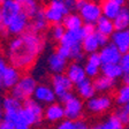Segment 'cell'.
<instances>
[{
  "label": "cell",
  "instance_id": "6da1fadb",
  "mask_svg": "<svg viewBox=\"0 0 129 129\" xmlns=\"http://www.w3.org/2000/svg\"><path fill=\"white\" fill-rule=\"evenodd\" d=\"M43 39L35 32L27 31L21 37H16L9 43V60L17 69L30 67L38 54L43 51Z\"/></svg>",
  "mask_w": 129,
  "mask_h": 129
},
{
  "label": "cell",
  "instance_id": "7a4b0ae2",
  "mask_svg": "<svg viewBox=\"0 0 129 129\" xmlns=\"http://www.w3.org/2000/svg\"><path fill=\"white\" fill-rule=\"evenodd\" d=\"M37 84H36V80L31 76H22L20 82L12 89V96L16 99L21 100H27L30 98V96L35 93L36 89H37Z\"/></svg>",
  "mask_w": 129,
  "mask_h": 129
},
{
  "label": "cell",
  "instance_id": "3957f363",
  "mask_svg": "<svg viewBox=\"0 0 129 129\" xmlns=\"http://www.w3.org/2000/svg\"><path fill=\"white\" fill-rule=\"evenodd\" d=\"M1 11H3V23L7 28L16 16L22 13L21 3L19 0H5L1 4Z\"/></svg>",
  "mask_w": 129,
  "mask_h": 129
},
{
  "label": "cell",
  "instance_id": "277c9868",
  "mask_svg": "<svg viewBox=\"0 0 129 129\" xmlns=\"http://www.w3.org/2000/svg\"><path fill=\"white\" fill-rule=\"evenodd\" d=\"M80 16L82 17L84 23L96 24L97 21L103 16L102 6L97 3L92 1H86L85 5L82 7L80 11Z\"/></svg>",
  "mask_w": 129,
  "mask_h": 129
},
{
  "label": "cell",
  "instance_id": "5b68a950",
  "mask_svg": "<svg viewBox=\"0 0 129 129\" xmlns=\"http://www.w3.org/2000/svg\"><path fill=\"white\" fill-rule=\"evenodd\" d=\"M99 55H100L103 64L120 63V60H121V58H122L121 52L119 51V48L113 43H110L106 46L100 48Z\"/></svg>",
  "mask_w": 129,
  "mask_h": 129
},
{
  "label": "cell",
  "instance_id": "8992f818",
  "mask_svg": "<svg viewBox=\"0 0 129 129\" xmlns=\"http://www.w3.org/2000/svg\"><path fill=\"white\" fill-rule=\"evenodd\" d=\"M52 86L55 92V96L61 98L63 94L70 91L73 86L72 81L68 78L67 75L64 74H55L52 76Z\"/></svg>",
  "mask_w": 129,
  "mask_h": 129
},
{
  "label": "cell",
  "instance_id": "52a82bcc",
  "mask_svg": "<svg viewBox=\"0 0 129 129\" xmlns=\"http://www.w3.org/2000/svg\"><path fill=\"white\" fill-rule=\"evenodd\" d=\"M111 98L107 96H99V97H93L91 99L88 100L86 107L90 112L93 113H100L104 111L108 110L111 107Z\"/></svg>",
  "mask_w": 129,
  "mask_h": 129
},
{
  "label": "cell",
  "instance_id": "ba28073f",
  "mask_svg": "<svg viewBox=\"0 0 129 129\" xmlns=\"http://www.w3.org/2000/svg\"><path fill=\"white\" fill-rule=\"evenodd\" d=\"M28 20L29 17L24 13H21L11 22V24L7 27V31L12 35H23L25 29L29 27Z\"/></svg>",
  "mask_w": 129,
  "mask_h": 129
},
{
  "label": "cell",
  "instance_id": "9c48e42d",
  "mask_svg": "<svg viewBox=\"0 0 129 129\" xmlns=\"http://www.w3.org/2000/svg\"><path fill=\"white\" fill-rule=\"evenodd\" d=\"M82 110H83L82 102L78 98L74 97L72 100H69L68 103L64 104V116L70 121L76 120L81 116Z\"/></svg>",
  "mask_w": 129,
  "mask_h": 129
},
{
  "label": "cell",
  "instance_id": "30bf717a",
  "mask_svg": "<svg viewBox=\"0 0 129 129\" xmlns=\"http://www.w3.org/2000/svg\"><path fill=\"white\" fill-rule=\"evenodd\" d=\"M112 43L119 48L121 54L129 52V29L122 31H115L112 35Z\"/></svg>",
  "mask_w": 129,
  "mask_h": 129
},
{
  "label": "cell",
  "instance_id": "8fae6325",
  "mask_svg": "<svg viewBox=\"0 0 129 129\" xmlns=\"http://www.w3.org/2000/svg\"><path fill=\"white\" fill-rule=\"evenodd\" d=\"M35 99L38 103H44V104H54L55 100V92L53 88H50L47 85H38L34 93Z\"/></svg>",
  "mask_w": 129,
  "mask_h": 129
},
{
  "label": "cell",
  "instance_id": "7c38bea8",
  "mask_svg": "<svg viewBox=\"0 0 129 129\" xmlns=\"http://www.w3.org/2000/svg\"><path fill=\"white\" fill-rule=\"evenodd\" d=\"M66 75H67L68 78L72 81V83L76 84V85L88 77L84 67H82V66L78 64L77 62L70 63L69 66H68L67 70H66Z\"/></svg>",
  "mask_w": 129,
  "mask_h": 129
},
{
  "label": "cell",
  "instance_id": "4fadbf2b",
  "mask_svg": "<svg viewBox=\"0 0 129 129\" xmlns=\"http://www.w3.org/2000/svg\"><path fill=\"white\" fill-rule=\"evenodd\" d=\"M85 38L82 29L80 30H67L63 35L62 39L60 40V45H64L68 47H73L78 44H82L83 39Z\"/></svg>",
  "mask_w": 129,
  "mask_h": 129
},
{
  "label": "cell",
  "instance_id": "5bb4252c",
  "mask_svg": "<svg viewBox=\"0 0 129 129\" xmlns=\"http://www.w3.org/2000/svg\"><path fill=\"white\" fill-rule=\"evenodd\" d=\"M100 6H102L103 16L112 20V21L119 15V13L122 9V7L120 5H118L114 0H103Z\"/></svg>",
  "mask_w": 129,
  "mask_h": 129
},
{
  "label": "cell",
  "instance_id": "9a60e30c",
  "mask_svg": "<svg viewBox=\"0 0 129 129\" xmlns=\"http://www.w3.org/2000/svg\"><path fill=\"white\" fill-rule=\"evenodd\" d=\"M48 68L54 75L62 74L64 70H67V60L61 58L56 53H53L48 58Z\"/></svg>",
  "mask_w": 129,
  "mask_h": 129
},
{
  "label": "cell",
  "instance_id": "2e32d148",
  "mask_svg": "<svg viewBox=\"0 0 129 129\" xmlns=\"http://www.w3.org/2000/svg\"><path fill=\"white\" fill-rule=\"evenodd\" d=\"M21 80V73L17 68H15L14 66H8L6 69L5 76H4V88L13 89L16 84L20 82Z\"/></svg>",
  "mask_w": 129,
  "mask_h": 129
},
{
  "label": "cell",
  "instance_id": "e0dca14e",
  "mask_svg": "<svg viewBox=\"0 0 129 129\" xmlns=\"http://www.w3.org/2000/svg\"><path fill=\"white\" fill-rule=\"evenodd\" d=\"M77 89V92L82 98H85V99H91L94 97L96 93V88L93 85V82H91L90 78L86 77L84 81H82L81 83H78L76 85Z\"/></svg>",
  "mask_w": 129,
  "mask_h": 129
},
{
  "label": "cell",
  "instance_id": "ac0fdd59",
  "mask_svg": "<svg viewBox=\"0 0 129 129\" xmlns=\"http://www.w3.org/2000/svg\"><path fill=\"white\" fill-rule=\"evenodd\" d=\"M115 31H122V30L129 29V8L122 7L121 12L115 19L113 20Z\"/></svg>",
  "mask_w": 129,
  "mask_h": 129
},
{
  "label": "cell",
  "instance_id": "d6986e66",
  "mask_svg": "<svg viewBox=\"0 0 129 129\" xmlns=\"http://www.w3.org/2000/svg\"><path fill=\"white\" fill-rule=\"evenodd\" d=\"M96 29L97 32H100L105 36H108V37H112V35L115 32V28H114V23H113L112 20L102 16L96 23Z\"/></svg>",
  "mask_w": 129,
  "mask_h": 129
},
{
  "label": "cell",
  "instance_id": "ffe728a7",
  "mask_svg": "<svg viewBox=\"0 0 129 129\" xmlns=\"http://www.w3.org/2000/svg\"><path fill=\"white\" fill-rule=\"evenodd\" d=\"M100 72L103 73V75L106 77H110L112 80H116V78L123 76V70L121 68L120 63H111V64H102L100 67Z\"/></svg>",
  "mask_w": 129,
  "mask_h": 129
},
{
  "label": "cell",
  "instance_id": "44dd1931",
  "mask_svg": "<svg viewBox=\"0 0 129 129\" xmlns=\"http://www.w3.org/2000/svg\"><path fill=\"white\" fill-rule=\"evenodd\" d=\"M46 27H47V20L45 17V13H44V11L40 9L37 13V15L34 17L32 22L29 24L28 29H29V31L37 34L39 31H43Z\"/></svg>",
  "mask_w": 129,
  "mask_h": 129
},
{
  "label": "cell",
  "instance_id": "7402d4cb",
  "mask_svg": "<svg viewBox=\"0 0 129 129\" xmlns=\"http://www.w3.org/2000/svg\"><path fill=\"white\" fill-rule=\"evenodd\" d=\"M63 27L67 30H80L83 27V20L78 14H68L62 21Z\"/></svg>",
  "mask_w": 129,
  "mask_h": 129
},
{
  "label": "cell",
  "instance_id": "603a6c76",
  "mask_svg": "<svg viewBox=\"0 0 129 129\" xmlns=\"http://www.w3.org/2000/svg\"><path fill=\"white\" fill-rule=\"evenodd\" d=\"M45 116L48 121H52V122L61 120L64 116V107H62L61 105H59V104H55V103L51 104L46 108Z\"/></svg>",
  "mask_w": 129,
  "mask_h": 129
},
{
  "label": "cell",
  "instance_id": "cb8c5ba5",
  "mask_svg": "<svg viewBox=\"0 0 129 129\" xmlns=\"http://www.w3.org/2000/svg\"><path fill=\"white\" fill-rule=\"evenodd\" d=\"M93 85L96 88V91H107L114 88L115 80H112L110 77H106L104 75L97 76L93 81Z\"/></svg>",
  "mask_w": 129,
  "mask_h": 129
},
{
  "label": "cell",
  "instance_id": "d4e9b609",
  "mask_svg": "<svg viewBox=\"0 0 129 129\" xmlns=\"http://www.w3.org/2000/svg\"><path fill=\"white\" fill-rule=\"evenodd\" d=\"M42 120V118L37 116L32 111L28 108H22L20 111V122L19 124H25V126H31V124L38 123Z\"/></svg>",
  "mask_w": 129,
  "mask_h": 129
},
{
  "label": "cell",
  "instance_id": "484cf974",
  "mask_svg": "<svg viewBox=\"0 0 129 129\" xmlns=\"http://www.w3.org/2000/svg\"><path fill=\"white\" fill-rule=\"evenodd\" d=\"M22 6V13H24L29 19H34L40 11L36 0H19Z\"/></svg>",
  "mask_w": 129,
  "mask_h": 129
},
{
  "label": "cell",
  "instance_id": "4316f807",
  "mask_svg": "<svg viewBox=\"0 0 129 129\" xmlns=\"http://www.w3.org/2000/svg\"><path fill=\"white\" fill-rule=\"evenodd\" d=\"M82 47H83V51L85 53H89V54L97 53V51H98V48L100 46H99V43H98V39L96 37V34L84 38L83 42H82Z\"/></svg>",
  "mask_w": 129,
  "mask_h": 129
},
{
  "label": "cell",
  "instance_id": "83f0119b",
  "mask_svg": "<svg viewBox=\"0 0 129 129\" xmlns=\"http://www.w3.org/2000/svg\"><path fill=\"white\" fill-rule=\"evenodd\" d=\"M44 13H45V17L47 20V22H52V23H55V24L63 21V19L66 17L61 12H59L58 9L51 7V6H47L44 9Z\"/></svg>",
  "mask_w": 129,
  "mask_h": 129
},
{
  "label": "cell",
  "instance_id": "f1b7e54d",
  "mask_svg": "<svg viewBox=\"0 0 129 129\" xmlns=\"http://www.w3.org/2000/svg\"><path fill=\"white\" fill-rule=\"evenodd\" d=\"M3 107L5 111H21L23 108L21 102L14 98L13 96H8L3 100Z\"/></svg>",
  "mask_w": 129,
  "mask_h": 129
},
{
  "label": "cell",
  "instance_id": "f546056e",
  "mask_svg": "<svg viewBox=\"0 0 129 129\" xmlns=\"http://www.w3.org/2000/svg\"><path fill=\"white\" fill-rule=\"evenodd\" d=\"M23 107L32 111V112L35 113L37 116H39V118L43 116V107H42V105H40L36 99L29 98V99L24 100L23 102Z\"/></svg>",
  "mask_w": 129,
  "mask_h": 129
},
{
  "label": "cell",
  "instance_id": "4dcf8cb0",
  "mask_svg": "<svg viewBox=\"0 0 129 129\" xmlns=\"http://www.w3.org/2000/svg\"><path fill=\"white\" fill-rule=\"evenodd\" d=\"M116 103L120 105H126L129 103V85L124 84L119 89L116 94Z\"/></svg>",
  "mask_w": 129,
  "mask_h": 129
},
{
  "label": "cell",
  "instance_id": "1f68e13d",
  "mask_svg": "<svg viewBox=\"0 0 129 129\" xmlns=\"http://www.w3.org/2000/svg\"><path fill=\"white\" fill-rule=\"evenodd\" d=\"M103 129H123V123L120 121V119L116 115H112L108 118L106 122L102 126Z\"/></svg>",
  "mask_w": 129,
  "mask_h": 129
},
{
  "label": "cell",
  "instance_id": "d6a6232c",
  "mask_svg": "<svg viewBox=\"0 0 129 129\" xmlns=\"http://www.w3.org/2000/svg\"><path fill=\"white\" fill-rule=\"evenodd\" d=\"M85 52L83 51V47H82V44H78L72 47V54H70V59H73L75 62H80L83 61L85 55H84Z\"/></svg>",
  "mask_w": 129,
  "mask_h": 129
},
{
  "label": "cell",
  "instance_id": "836d02e7",
  "mask_svg": "<svg viewBox=\"0 0 129 129\" xmlns=\"http://www.w3.org/2000/svg\"><path fill=\"white\" fill-rule=\"evenodd\" d=\"M48 6H51V7L58 9V11L61 12L64 16H67L68 14H69V9H70V8L68 7V5L66 4V1H64V0H51Z\"/></svg>",
  "mask_w": 129,
  "mask_h": 129
},
{
  "label": "cell",
  "instance_id": "e575fe53",
  "mask_svg": "<svg viewBox=\"0 0 129 129\" xmlns=\"http://www.w3.org/2000/svg\"><path fill=\"white\" fill-rule=\"evenodd\" d=\"M4 119L7 122H11V123L17 126L20 122V111H5L4 113Z\"/></svg>",
  "mask_w": 129,
  "mask_h": 129
},
{
  "label": "cell",
  "instance_id": "d590c367",
  "mask_svg": "<svg viewBox=\"0 0 129 129\" xmlns=\"http://www.w3.org/2000/svg\"><path fill=\"white\" fill-rule=\"evenodd\" d=\"M66 28L63 27V24H54L53 28H52V37L54 38V39L56 40H61L62 37H63V35L66 34Z\"/></svg>",
  "mask_w": 129,
  "mask_h": 129
},
{
  "label": "cell",
  "instance_id": "8d00e7d4",
  "mask_svg": "<svg viewBox=\"0 0 129 129\" xmlns=\"http://www.w3.org/2000/svg\"><path fill=\"white\" fill-rule=\"evenodd\" d=\"M84 69H85V73H86V76H88V77H94L96 78L97 76H99L100 67H97V66H94V64H91V63H88V62H86Z\"/></svg>",
  "mask_w": 129,
  "mask_h": 129
},
{
  "label": "cell",
  "instance_id": "74e56055",
  "mask_svg": "<svg viewBox=\"0 0 129 129\" xmlns=\"http://www.w3.org/2000/svg\"><path fill=\"white\" fill-rule=\"evenodd\" d=\"M58 55H60L61 58L63 59H69L70 58V54H72V47H68V46H64V45H59L58 48H56V52H55Z\"/></svg>",
  "mask_w": 129,
  "mask_h": 129
},
{
  "label": "cell",
  "instance_id": "f35d334b",
  "mask_svg": "<svg viewBox=\"0 0 129 129\" xmlns=\"http://www.w3.org/2000/svg\"><path fill=\"white\" fill-rule=\"evenodd\" d=\"M88 63H91V64H94L97 67H102V59H100V55L99 53H92V54H89L88 56V60H86Z\"/></svg>",
  "mask_w": 129,
  "mask_h": 129
},
{
  "label": "cell",
  "instance_id": "ab89813d",
  "mask_svg": "<svg viewBox=\"0 0 129 129\" xmlns=\"http://www.w3.org/2000/svg\"><path fill=\"white\" fill-rule=\"evenodd\" d=\"M82 31H83L84 36L88 37V36H91L94 35L97 32L96 29V24H91V23H84L83 27H82Z\"/></svg>",
  "mask_w": 129,
  "mask_h": 129
},
{
  "label": "cell",
  "instance_id": "60d3db41",
  "mask_svg": "<svg viewBox=\"0 0 129 129\" xmlns=\"http://www.w3.org/2000/svg\"><path fill=\"white\" fill-rule=\"evenodd\" d=\"M115 115L118 116L119 119H120V121H121V122H122L123 124L129 123V113L127 112L124 108H119V110L116 111Z\"/></svg>",
  "mask_w": 129,
  "mask_h": 129
},
{
  "label": "cell",
  "instance_id": "b9f144b4",
  "mask_svg": "<svg viewBox=\"0 0 129 129\" xmlns=\"http://www.w3.org/2000/svg\"><path fill=\"white\" fill-rule=\"evenodd\" d=\"M120 66L123 70V74H129V52L126 54H122V58L120 60Z\"/></svg>",
  "mask_w": 129,
  "mask_h": 129
},
{
  "label": "cell",
  "instance_id": "7bdbcfd3",
  "mask_svg": "<svg viewBox=\"0 0 129 129\" xmlns=\"http://www.w3.org/2000/svg\"><path fill=\"white\" fill-rule=\"evenodd\" d=\"M7 62L4 58H0V88H4V76L7 69Z\"/></svg>",
  "mask_w": 129,
  "mask_h": 129
},
{
  "label": "cell",
  "instance_id": "ee69618b",
  "mask_svg": "<svg viewBox=\"0 0 129 129\" xmlns=\"http://www.w3.org/2000/svg\"><path fill=\"white\" fill-rule=\"evenodd\" d=\"M96 37L98 39V43H99L100 47H104V46H106L108 44V39H110L108 36H105L103 34H100V32H96Z\"/></svg>",
  "mask_w": 129,
  "mask_h": 129
},
{
  "label": "cell",
  "instance_id": "f6af8a7d",
  "mask_svg": "<svg viewBox=\"0 0 129 129\" xmlns=\"http://www.w3.org/2000/svg\"><path fill=\"white\" fill-rule=\"evenodd\" d=\"M56 129H75V122H73L70 120L62 121L61 123L56 127Z\"/></svg>",
  "mask_w": 129,
  "mask_h": 129
},
{
  "label": "cell",
  "instance_id": "bcb514c9",
  "mask_svg": "<svg viewBox=\"0 0 129 129\" xmlns=\"http://www.w3.org/2000/svg\"><path fill=\"white\" fill-rule=\"evenodd\" d=\"M73 98H74V94L72 93V92H67V93L66 94H63V96L61 97V98H60V100H61L62 103H63V104H66V103H68L69 102V100H72Z\"/></svg>",
  "mask_w": 129,
  "mask_h": 129
},
{
  "label": "cell",
  "instance_id": "7dc6e473",
  "mask_svg": "<svg viewBox=\"0 0 129 129\" xmlns=\"http://www.w3.org/2000/svg\"><path fill=\"white\" fill-rule=\"evenodd\" d=\"M0 129H16V126L11 122H7V121H4L0 124Z\"/></svg>",
  "mask_w": 129,
  "mask_h": 129
},
{
  "label": "cell",
  "instance_id": "c3c4849f",
  "mask_svg": "<svg viewBox=\"0 0 129 129\" xmlns=\"http://www.w3.org/2000/svg\"><path fill=\"white\" fill-rule=\"evenodd\" d=\"M85 3H86V0H76L74 8H75V9H77V11L80 12L81 9H82V7L85 5Z\"/></svg>",
  "mask_w": 129,
  "mask_h": 129
},
{
  "label": "cell",
  "instance_id": "681fc988",
  "mask_svg": "<svg viewBox=\"0 0 129 129\" xmlns=\"http://www.w3.org/2000/svg\"><path fill=\"white\" fill-rule=\"evenodd\" d=\"M75 129H89L88 126H86L85 123H84L83 121H76L75 122Z\"/></svg>",
  "mask_w": 129,
  "mask_h": 129
},
{
  "label": "cell",
  "instance_id": "f907efd6",
  "mask_svg": "<svg viewBox=\"0 0 129 129\" xmlns=\"http://www.w3.org/2000/svg\"><path fill=\"white\" fill-rule=\"evenodd\" d=\"M64 1H66V4L68 5V7H69V8H74L76 0H64Z\"/></svg>",
  "mask_w": 129,
  "mask_h": 129
},
{
  "label": "cell",
  "instance_id": "816d5d0a",
  "mask_svg": "<svg viewBox=\"0 0 129 129\" xmlns=\"http://www.w3.org/2000/svg\"><path fill=\"white\" fill-rule=\"evenodd\" d=\"M114 1H115L116 4H118V5H120L121 7H124V4H126V0H114Z\"/></svg>",
  "mask_w": 129,
  "mask_h": 129
},
{
  "label": "cell",
  "instance_id": "f5cc1de1",
  "mask_svg": "<svg viewBox=\"0 0 129 129\" xmlns=\"http://www.w3.org/2000/svg\"><path fill=\"white\" fill-rule=\"evenodd\" d=\"M16 129H30L29 126H25V124H17Z\"/></svg>",
  "mask_w": 129,
  "mask_h": 129
},
{
  "label": "cell",
  "instance_id": "db71d44e",
  "mask_svg": "<svg viewBox=\"0 0 129 129\" xmlns=\"http://www.w3.org/2000/svg\"><path fill=\"white\" fill-rule=\"evenodd\" d=\"M0 24H4L3 23V11H1V6H0Z\"/></svg>",
  "mask_w": 129,
  "mask_h": 129
},
{
  "label": "cell",
  "instance_id": "11a10c76",
  "mask_svg": "<svg viewBox=\"0 0 129 129\" xmlns=\"http://www.w3.org/2000/svg\"><path fill=\"white\" fill-rule=\"evenodd\" d=\"M123 108L127 111V112L129 113V103H128V104H126V105H124V107H123Z\"/></svg>",
  "mask_w": 129,
  "mask_h": 129
},
{
  "label": "cell",
  "instance_id": "9f6ffc18",
  "mask_svg": "<svg viewBox=\"0 0 129 129\" xmlns=\"http://www.w3.org/2000/svg\"><path fill=\"white\" fill-rule=\"evenodd\" d=\"M91 129H103V128H102V126H96V127H93V128H91Z\"/></svg>",
  "mask_w": 129,
  "mask_h": 129
},
{
  "label": "cell",
  "instance_id": "6f0895ef",
  "mask_svg": "<svg viewBox=\"0 0 129 129\" xmlns=\"http://www.w3.org/2000/svg\"><path fill=\"white\" fill-rule=\"evenodd\" d=\"M1 108H4V107H3V102L0 100V113H1Z\"/></svg>",
  "mask_w": 129,
  "mask_h": 129
},
{
  "label": "cell",
  "instance_id": "680465c9",
  "mask_svg": "<svg viewBox=\"0 0 129 129\" xmlns=\"http://www.w3.org/2000/svg\"><path fill=\"white\" fill-rule=\"evenodd\" d=\"M1 118H3V115H1V113H0V124H1Z\"/></svg>",
  "mask_w": 129,
  "mask_h": 129
},
{
  "label": "cell",
  "instance_id": "91938a15",
  "mask_svg": "<svg viewBox=\"0 0 129 129\" xmlns=\"http://www.w3.org/2000/svg\"><path fill=\"white\" fill-rule=\"evenodd\" d=\"M86 1H92V3H96L97 0H86Z\"/></svg>",
  "mask_w": 129,
  "mask_h": 129
},
{
  "label": "cell",
  "instance_id": "94428289",
  "mask_svg": "<svg viewBox=\"0 0 129 129\" xmlns=\"http://www.w3.org/2000/svg\"><path fill=\"white\" fill-rule=\"evenodd\" d=\"M4 1H5V0H0V3H1V4H3V3H4Z\"/></svg>",
  "mask_w": 129,
  "mask_h": 129
}]
</instances>
